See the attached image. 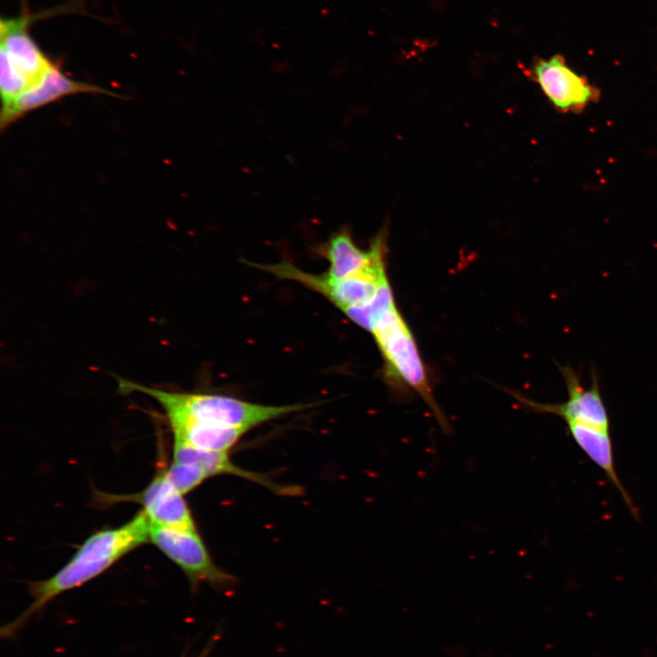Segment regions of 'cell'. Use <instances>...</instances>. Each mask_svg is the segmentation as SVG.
Returning <instances> with one entry per match:
<instances>
[{"mask_svg":"<svg viewBox=\"0 0 657 657\" xmlns=\"http://www.w3.org/2000/svg\"><path fill=\"white\" fill-rule=\"evenodd\" d=\"M148 541L150 521L142 510L118 527L91 534L54 575L29 585L32 602L18 617L1 628V637H14L34 615L57 596L99 577L125 555Z\"/></svg>","mask_w":657,"mask_h":657,"instance_id":"1","label":"cell"},{"mask_svg":"<svg viewBox=\"0 0 657 657\" xmlns=\"http://www.w3.org/2000/svg\"><path fill=\"white\" fill-rule=\"evenodd\" d=\"M120 389L127 392L140 391L154 399L162 408L169 426L196 422L249 431L307 407L302 404L265 405L219 394L171 391L126 380L120 381Z\"/></svg>","mask_w":657,"mask_h":657,"instance_id":"2","label":"cell"},{"mask_svg":"<svg viewBox=\"0 0 657 657\" xmlns=\"http://www.w3.org/2000/svg\"><path fill=\"white\" fill-rule=\"evenodd\" d=\"M370 333L385 361L388 378L415 391L432 410L443 431L450 433V424L433 398L413 335L396 306Z\"/></svg>","mask_w":657,"mask_h":657,"instance_id":"3","label":"cell"},{"mask_svg":"<svg viewBox=\"0 0 657 657\" xmlns=\"http://www.w3.org/2000/svg\"><path fill=\"white\" fill-rule=\"evenodd\" d=\"M31 16L0 21V89L2 103L15 100L36 85L53 64L31 37Z\"/></svg>","mask_w":657,"mask_h":657,"instance_id":"4","label":"cell"},{"mask_svg":"<svg viewBox=\"0 0 657 657\" xmlns=\"http://www.w3.org/2000/svg\"><path fill=\"white\" fill-rule=\"evenodd\" d=\"M387 246L383 245L375 256L360 270L349 276L329 278L326 274L307 273L288 261L255 266L268 271L279 278L290 279L314 290L342 312L372 299L388 280L386 271Z\"/></svg>","mask_w":657,"mask_h":657,"instance_id":"5","label":"cell"},{"mask_svg":"<svg viewBox=\"0 0 657 657\" xmlns=\"http://www.w3.org/2000/svg\"><path fill=\"white\" fill-rule=\"evenodd\" d=\"M150 541L182 569L193 590L203 583L219 591H227L235 586L236 579L214 562L198 531L150 523Z\"/></svg>","mask_w":657,"mask_h":657,"instance_id":"6","label":"cell"},{"mask_svg":"<svg viewBox=\"0 0 657 657\" xmlns=\"http://www.w3.org/2000/svg\"><path fill=\"white\" fill-rule=\"evenodd\" d=\"M533 80L556 110L563 113H580L600 97L599 89L574 71L560 55L534 62Z\"/></svg>","mask_w":657,"mask_h":657,"instance_id":"7","label":"cell"},{"mask_svg":"<svg viewBox=\"0 0 657 657\" xmlns=\"http://www.w3.org/2000/svg\"><path fill=\"white\" fill-rule=\"evenodd\" d=\"M568 391V400L562 403H541L516 395V399L527 408L539 413L554 414L566 423H579L610 430V418L603 402L600 380L592 370V381L589 389L581 383L580 375L571 366H559Z\"/></svg>","mask_w":657,"mask_h":657,"instance_id":"8","label":"cell"},{"mask_svg":"<svg viewBox=\"0 0 657 657\" xmlns=\"http://www.w3.org/2000/svg\"><path fill=\"white\" fill-rule=\"evenodd\" d=\"M90 93L123 98L99 86L78 81L64 74L57 63H54L42 78L26 89L12 102L1 107L0 128H5L27 113L56 102L67 96Z\"/></svg>","mask_w":657,"mask_h":657,"instance_id":"9","label":"cell"},{"mask_svg":"<svg viewBox=\"0 0 657 657\" xmlns=\"http://www.w3.org/2000/svg\"><path fill=\"white\" fill-rule=\"evenodd\" d=\"M117 501H131L142 506L151 524L197 531L192 512L183 497L169 480L166 470L161 469L146 487L130 495L110 496Z\"/></svg>","mask_w":657,"mask_h":657,"instance_id":"10","label":"cell"},{"mask_svg":"<svg viewBox=\"0 0 657 657\" xmlns=\"http://www.w3.org/2000/svg\"><path fill=\"white\" fill-rule=\"evenodd\" d=\"M172 461L195 464L206 473L208 477L230 474L260 485L277 495H291L299 493L298 487L277 484L265 474L236 465L229 458L228 452L204 451L173 441Z\"/></svg>","mask_w":657,"mask_h":657,"instance_id":"11","label":"cell"},{"mask_svg":"<svg viewBox=\"0 0 657 657\" xmlns=\"http://www.w3.org/2000/svg\"><path fill=\"white\" fill-rule=\"evenodd\" d=\"M567 425L568 433L577 445L604 472L608 480L620 494L632 516L638 518L639 511L616 471L610 430L579 423H567Z\"/></svg>","mask_w":657,"mask_h":657,"instance_id":"12","label":"cell"},{"mask_svg":"<svg viewBox=\"0 0 657 657\" xmlns=\"http://www.w3.org/2000/svg\"><path fill=\"white\" fill-rule=\"evenodd\" d=\"M386 244V233L381 231L368 249L359 247L349 231L342 228L332 235L322 246V256L329 263V278L339 279L351 276L364 267Z\"/></svg>","mask_w":657,"mask_h":657,"instance_id":"13","label":"cell"},{"mask_svg":"<svg viewBox=\"0 0 657 657\" xmlns=\"http://www.w3.org/2000/svg\"><path fill=\"white\" fill-rule=\"evenodd\" d=\"M173 441L197 449L214 452H228L248 432L245 428L224 427L196 422H182L170 425Z\"/></svg>","mask_w":657,"mask_h":657,"instance_id":"14","label":"cell"},{"mask_svg":"<svg viewBox=\"0 0 657 657\" xmlns=\"http://www.w3.org/2000/svg\"><path fill=\"white\" fill-rule=\"evenodd\" d=\"M395 306L393 293L387 281L369 302L348 308L343 313L353 323L371 332L381 318Z\"/></svg>","mask_w":657,"mask_h":657,"instance_id":"15","label":"cell"},{"mask_svg":"<svg viewBox=\"0 0 657 657\" xmlns=\"http://www.w3.org/2000/svg\"><path fill=\"white\" fill-rule=\"evenodd\" d=\"M166 474L172 484L182 495L193 491L209 478L197 464L175 461L171 463Z\"/></svg>","mask_w":657,"mask_h":657,"instance_id":"16","label":"cell"}]
</instances>
